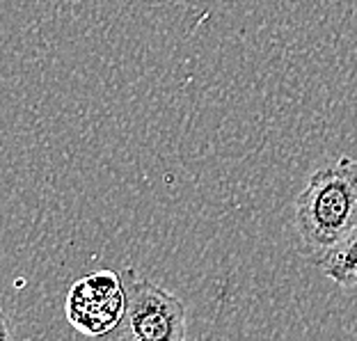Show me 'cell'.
Listing matches in <instances>:
<instances>
[{"mask_svg": "<svg viewBox=\"0 0 357 341\" xmlns=\"http://www.w3.org/2000/svg\"><path fill=\"white\" fill-rule=\"evenodd\" d=\"M126 298L121 275L99 271L85 275L71 287L67 296V319L87 337L110 335L124 316Z\"/></svg>", "mask_w": 357, "mask_h": 341, "instance_id": "cell-3", "label": "cell"}, {"mask_svg": "<svg viewBox=\"0 0 357 341\" xmlns=\"http://www.w3.org/2000/svg\"><path fill=\"white\" fill-rule=\"evenodd\" d=\"M124 316L112 341H185V305L135 268L121 271Z\"/></svg>", "mask_w": 357, "mask_h": 341, "instance_id": "cell-2", "label": "cell"}, {"mask_svg": "<svg viewBox=\"0 0 357 341\" xmlns=\"http://www.w3.org/2000/svg\"><path fill=\"white\" fill-rule=\"evenodd\" d=\"M316 268L342 289L357 287V229L339 245L316 259Z\"/></svg>", "mask_w": 357, "mask_h": 341, "instance_id": "cell-4", "label": "cell"}, {"mask_svg": "<svg viewBox=\"0 0 357 341\" xmlns=\"http://www.w3.org/2000/svg\"><path fill=\"white\" fill-rule=\"evenodd\" d=\"M357 229V158L339 156L307 179L296 199V232L314 262Z\"/></svg>", "mask_w": 357, "mask_h": 341, "instance_id": "cell-1", "label": "cell"}, {"mask_svg": "<svg viewBox=\"0 0 357 341\" xmlns=\"http://www.w3.org/2000/svg\"><path fill=\"white\" fill-rule=\"evenodd\" d=\"M0 341H16L12 323H10V319H7L3 307H0Z\"/></svg>", "mask_w": 357, "mask_h": 341, "instance_id": "cell-5", "label": "cell"}]
</instances>
